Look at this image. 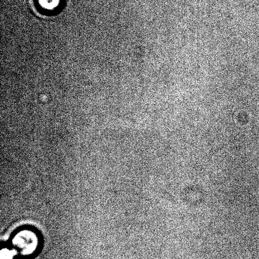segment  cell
Masks as SVG:
<instances>
[{
	"label": "cell",
	"mask_w": 259,
	"mask_h": 259,
	"mask_svg": "<svg viewBox=\"0 0 259 259\" xmlns=\"http://www.w3.org/2000/svg\"><path fill=\"white\" fill-rule=\"evenodd\" d=\"M41 4L47 8H52L58 4V0H40Z\"/></svg>",
	"instance_id": "cell-3"
},
{
	"label": "cell",
	"mask_w": 259,
	"mask_h": 259,
	"mask_svg": "<svg viewBox=\"0 0 259 259\" xmlns=\"http://www.w3.org/2000/svg\"><path fill=\"white\" fill-rule=\"evenodd\" d=\"M14 253L12 251L5 248L2 251V259H12Z\"/></svg>",
	"instance_id": "cell-2"
},
{
	"label": "cell",
	"mask_w": 259,
	"mask_h": 259,
	"mask_svg": "<svg viewBox=\"0 0 259 259\" xmlns=\"http://www.w3.org/2000/svg\"><path fill=\"white\" fill-rule=\"evenodd\" d=\"M14 244L23 254H29L34 252L37 246V237L34 232L29 230L18 233L14 238Z\"/></svg>",
	"instance_id": "cell-1"
}]
</instances>
